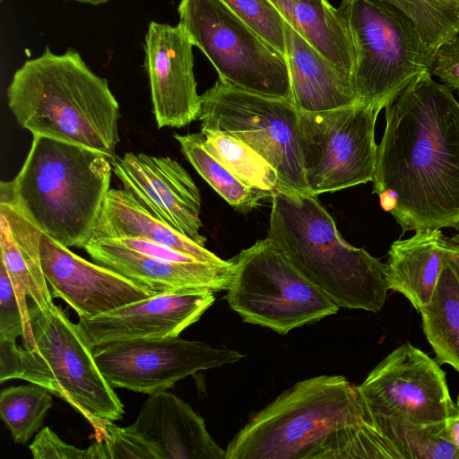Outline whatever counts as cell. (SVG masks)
Listing matches in <instances>:
<instances>
[{"instance_id":"cell-6","label":"cell","mask_w":459,"mask_h":459,"mask_svg":"<svg viewBox=\"0 0 459 459\" xmlns=\"http://www.w3.org/2000/svg\"><path fill=\"white\" fill-rule=\"evenodd\" d=\"M35 348L19 346L14 378L48 389L71 405L100 438L108 422L122 419L124 405L108 383L78 324L60 306H29Z\"/></svg>"},{"instance_id":"cell-22","label":"cell","mask_w":459,"mask_h":459,"mask_svg":"<svg viewBox=\"0 0 459 459\" xmlns=\"http://www.w3.org/2000/svg\"><path fill=\"white\" fill-rule=\"evenodd\" d=\"M440 230H419L390 246L385 275L388 290L403 295L419 312L432 298L444 263Z\"/></svg>"},{"instance_id":"cell-4","label":"cell","mask_w":459,"mask_h":459,"mask_svg":"<svg viewBox=\"0 0 459 459\" xmlns=\"http://www.w3.org/2000/svg\"><path fill=\"white\" fill-rule=\"evenodd\" d=\"M111 172L110 159L99 152L36 135L17 176L1 182L0 201L13 204L61 245L83 248L110 189Z\"/></svg>"},{"instance_id":"cell-13","label":"cell","mask_w":459,"mask_h":459,"mask_svg":"<svg viewBox=\"0 0 459 459\" xmlns=\"http://www.w3.org/2000/svg\"><path fill=\"white\" fill-rule=\"evenodd\" d=\"M359 389L374 417L427 424L444 421L455 410L446 373L410 342L384 358Z\"/></svg>"},{"instance_id":"cell-3","label":"cell","mask_w":459,"mask_h":459,"mask_svg":"<svg viewBox=\"0 0 459 459\" xmlns=\"http://www.w3.org/2000/svg\"><path fill=\"white\" fill-rule=\"evenodd\" d=\"M8 107L18 124L40 135L86 147L110 159L119 143L118 102L107 79L96 74L73 48L47 47L15 71Z\"/></svg>"},{"instance_id":"cell-8","label":"cell","mask_w":459,"mask_h":459,"mask_svg":"<svg viewBox=\"0 0 459 459\" xmlns=\"http://www.w3.org/2000/svg\"><path fill=\"white\" fill-rule=\"evenodd\" d=\"M232 260L235 270L225 299L245 323L284 335L340 308L268 238Z\"/></svg>"},{"instance_id":"cell-36","label":"cell","mask_w":459,"mask_h":459,"mask_svg":"<svg viewBox=\"0 0 459 459\" xmlns=\"http://www.w3.org/2000/svg\"><path fill=\"white\" fill-rule=\"evenodd\" d=\"M116 244L152 257L178 263L200 262L169 247L140 238H112Z\"/></svg>"},{"instance_id":"cell-23","label":"cell","mask_w":459,"mask_h":459,"mask_svg":"<svg viewBox=\"0 0 459 459\" xmlns=\"http://www.w3.org/2000/svg\"><path fill=\"white\" fill-rule=\"evenodd\" d=\"M43 232L13 204L0 201V248L16 293H25L40 309L54 306L40 258Z\"/></svg>"},{"instance_id":"cell-5","label":"cell","mask_w":459,"mask_h":459,"mask_svg":"<svg viewBox=\"0 0 459 459\" xmlns=\"http://www.w3.org/2000/svg\"><path fill=\"white\" fill-rule=\"evenodd\" d=\"M267 237L339 307L379 312L385 264L347 243L316 195L280 186L272 195Z\"/></svg>"},{"instance_id":"cell-30","label":"cell","mask_w":459,"mask_h":459,"mask_svg":"<svg viewBox=\"0 0 459 459\" xmlns=\"http://www.w3.org/2000/svg\"><path fill=\"white\" fill-rule=\"evenodd\" d=\"M415 26L432 56L442 43L459 33V0H385Z\"/></svg>"},{"instance_id":"cell-37","label":"cell","mask_w":459,"mask_h":459,"mask_svg":"<svg viewBox=\"0 0 459 459\" xmlns=\"http://www.w3.org/2000/svg\"><path fill=\"white\" fill-rule=\"evenodd\" d=\"M445 260L453 268L459 280V233L443 239Z\"/></svg>"},{"instance_id":"cell-9","label":"cell","mask_w":459,"mask_h":459,"mask_svg":"<svg viewBox=\"0 0 459 459\" xmlns=\"http://www.w3.org/2000/svg\"><path fill=\"white\" fill-rule=\"evenodd\" d=\"M178 13L193 45L210 60L221 82L291 101L285 56L221 0H181Z\"/></svg>"},{"instance_id":"cell-21","label":"cell","mask_w":459,"mask_h":459,"mask_svg":"<svg viewBox=\"0 0 459 459\" xmlns=\"http://www.w3.org/2000/svg\"><path fill=\"white\" fill-rule=\"evenodd\" d=\"M112 238L151 241L204 263L224 264L229 262L153 216L124 188L109 189L91 239Z\"/></svg>"},{"instance_id":"cell-20","label":"cell","mask_w":459,"mask_h":459,"mask_svg":"<svg viewBox=\"0 0 459 459\" xmlns=\"http://www.w3.org/2000/svg\"><path fill=\"white\" fill-rule=\"evenodd\" d=\"M284 32L291 101L298 111H327L358 102L351 80L342 74L285 21Z\"/></svg>"},{"instance_id":"cell-12","label":"cell","mask_w":459,"mask_h":459,"mask_svg":"<svg viewBox=\"0 0 459 459\" xmlns=\"http://www.w3.org/2000/svg\"><path fill=\"white\" fill-rule=\"evenodd\" d=\"M100 372L112 387L151 394L198 371L239 361L244 355L178 336L111 342L93 348Z\"/></svg>"},{"instance_id":"cell-39","label":"cell","mask_w":459,"mask_h":459,"mask_svg":"<svg viewBox=\"0 0 459 459\" xmlns=\"http://www.w3.org/2000/svg\"><path fill=\"white\" fill-rule=\"evenodd\" d=\"M73 1L82 3V4H91V5H100V4H107L110 0H73Z\"/></svg>"},{"instance_id":"cell-10","label":"cell","mask_w":459,"mask_h":459,"mask_svg":"<svg viewBox=\"0 0 459 459\" xmlns=\"http://www.w3.org/2000/svg\"><path fill=\"white\" fill-rule=\"evenodd\" d=\"M202 128L244 142L277 171L281 187L307 192L299 144V111L291 101L254 94L220 79L201 95Z\"/></svg>"},{"instance_id":"cell-28","label":"cell","mask_w":459,"mask_h":459,"mask_svg":"<svg viewBox=\"0 0 459 459\" xmlns=\"http://www.w3.org/2000/svg\"><path fill=\"white\" fill-rule=\"evenodd\" d=\"M374 420L401 459H459L458 452L447 437L445 420L414 424L378 417Z\"/></svg>"},{"instance_id":"cell-35","label":"cell","mask_w":459,"mask_h":459,"mask_svg":"<svg viewBox=\"0 0 459 459\" xmlns=\"http://www.w3.org/2000/svg\"><path fill=\"white\" fill-rule=\"evenodd\" d=\"M29 449L34 459H90L88 447L81 449L65 443L48 427L36 434Z\"/></svg>"},{"instance_id":"cell-25","label":"cell","mask_w":459,"mask_h":459,"mask_svg":"<svg viewBox=\"0 0 459 459\" xmlns=\"http://www.w3.org/2000/svg\"><path fill=\"white\" fill-rule=\"evenodd\" d=\"M419 313L438 362L459 373V280L446 260L432 298Z\"/></svg>"},{"instance_id":"cell-32","label":"cell","mask_w":459,"mask_h":459,"mask_svg":"<svg viewBox=\"0 0 459 459\" xmlns=\"http://www.w3.org/2000/svg\"><path fill=\"white\" fill-rule=\"evenodd\" d=\"M22 337L23 347L29 351L35 348L30 321L19 305L13 284L4 266L0 264V342H16Z\"/></svg>"},{"instance_id":"cell-31","label":"cell","mask_w":459,"mask_h":459,"mask_svg":"<svg viewBox=\"0 0 459 459\" xmlns=\"http://www.w3.org/2000/svg\"><path fill=\"white\" fill-rule=\"evenodd\" d=\"M262 39L285 56L284 20L270 0H221Z\"/></svg>"},{"instance_id":"cell-24","label":"cell","mask_w":459,"mask_h":459,"mask_svg":"<svg viewBox=\"0 0 459 459\" xmlns=\"http://www.w3.org/2000/svg\"><path fill=\"white\" fill-rule=\"evenodd\" d=\"M270 1L301 38L352 82L354 49L338 8L327 0Z\"/></svg>"},{"instance_id":"cell-38","label":"cell","mask_w":459,"mask_h":459,"mask_svg":"<svg viewBox=\"0 0 459 459\" xmlns=\"http://www.w3.org/2000/svg\"><path fill=\"white\" fill-rule=\"evenodd\" d=\"M445 424L447 437L459 454V395L456 397L455 410L445 420Z\"/></svg>"},{"instance_id":"cell-33","label":"cell","mask_w":459,"mask_h":459,"mask_svg":"<svg viewBox=\"0 0 459 459\" xmlns=\"http://www.w3.org/2000/svg\"><path fill=\"white\" fill-rule=\"evenodd\" d=\"M99 459H159L156 451L126 427L106 424L102 436L95 439Z\"/></svg>"},{"instance_id":"cell-16","label":"cell","mask_w":459,"mask_h":459,"mask_svg":"<svg viewBox=\"0 0 459 459\" xmlns=\"http://www.w3.org/2000/svg\"><path fill=\"white\" fill-rule=\"evenodd\" d=\"M43 273L53 298L91 318L157 294L99 264L91 263L48 236L39 242Z\"/></svg>"},{"instance_id":"cell-11","label":"cell","mask_w":459,"mask_h":459,"mask_svg":"<svg viewBox=\"0 0 459 459\" xmlns=\"http://www.w3.org/2000/svg\"><path fill=\"white\" fill-rule=\"evenodd\" d=\"M378 113L360 102L327 111H299V144L308 193L317 195L373 180Z\"/></svg>"},{"instance_id":"cell-14","label":"cell","mask_w":459,"mask_h":459,"mask_svg":"<svg viewBox=\"0 0 459 459\" xmlns=\"http://www.w3.org/2000/svg\"><path fill=\"white\" fill-rule=\"evenodd\" d=\"M112 171L149 212L204 247L200 230L201 195L186 169L169 157L126 152L111 160Z\"/></svg>"},{"instance_id":"cell-18","label":"cell","mask_w":459,"mask_h":459,"mask_svg":"<svg viewBox=\"0 0 459 459\" xmlns=\"http://www.w3.org/2000/svg\"><path fill=\"white\" fill-rule=\"evenodd\" d=\"M91 258L154 293L227 290L235 263H178L125 248L111 239H91L83 247Z\"/></svg>"},{"instance_id":"cell-15","label":"cell","mask_w":459,"mask_h":459,"mask_svg":"<svg viewBox=\"0 0 459 459\" xmlns=\"http://www.w3.org/2000/svg\"><path fill=\"white\" fill-rule=\"evenodd\" d=\"M193 42L179 22H151L143 49L158 128L184 127L198 119L201 95L194 74Z\"/></svg>"},{"instance_id":"cell-26","label":"cell","mask_w":459,"mask_h":459,"mask_svg":"<svg viewBox=\"0 0 459 459\" xmlns=\"http://www.w3.org/2000/svg\"><path fill=\"white\" fill-rule=\"evenodd\" d=\"M201 132L205 149L246 186L271 196L281 186L275 169L244 142L219 129Z\"/></svg>"},{"instance_id":"cell-17","label":"cell","mask_w":459,"mask_h":459,"mask_svg":"<svg viewBox=\"0 0 459 459\" xmlns=\"http://www.w3.org/2000/svg\"><path fill=\"white\" fill-rule=\"evenodd\" d=\"M213 293H157L91 318H79L78 325L92 349L123 341L177 337L213 304Z\"/></svg>"},{"instance_id":"cell-1","label":"cell","mask_w":459,"mask_h":459,"mask_svg":"<svg viewBox=\"0 0 459 459\" xmlns=\"http://www.w3.org/2000/svg\"><path fill=\"white\" fill-rule=\"evenodd\" d=\"M373 191L403 231L459 230V102L422 73L385 107Z\"/></svg>"},{"instance_id":"cell-29","label":"cell","mask_w":459,"mask_h":459,"mask_svg":"<svg viewBox=\"0 0 459 459\" xmlns=\"http://www.w3.org/2000/svg\"><path fill=\"white\" fill-rule=\"evenodd\" d=\"M51 407L52 394L33 383L9 386L0 393L1 420L14 442L21 445L41 429Z\"/></svg>"},{"instance_id":"cell-27","label":"cell","mask_w":459,"mask_h":459,"mask_svg":"<svg viewBox=\"0 0 459 459\" xmlns=\"http://www.w3.org/2000/svg\"><path fill=\"white\" fill-rule=\"evenodd\" d=\"M184 156L199 175L237 211L248 212L271 195L251 188L237 178L204 147L202 132L180 135L174 134Z\"/></svg>"},{"instance_id":"cell-2","label":"cell","mask_w":459,"mask_h":459,"mask_svg":"<svg viewBox=\"0 0 459 459\" xmlns=\"http://www.w3.org/2000/svg\"><path fill=\"white\" fill-rule=\"evenodd\" d=\"M225 459H401L359 385L343 376L301 380L232 438Z\"/></svg>"},{"instance_id":"cell-34","label":"cell","mask_w":459,"mask_h":459,"mask_svg":"<svg viewBox=\"0 0 459 459\" xmlns=\"http://www.w3.org/2000/svg\"><path fill=\"white\" fill-rule=\"evenodd\" d=\"M429 72L459 95V33L442 43L432 54Z\"/></svg>"},{"instance_id":"cell-19","label":"cell","mask_w":459,"mask_h":459,"mask_svg":"<svg viewBox=\"0 0 459 459\" xmlns=\"http://www.w3.org/2000/svg\"><path fill=\"white\" fill-rule=\"evenodd\" d=\"M126 429L150 445L159 459H225L204 420L166 390L149 395L136 420Z\"/></svg>"},{"instance_id":"cell-7","label":"cell","mask_w":459,"mask_h":459,"mask_svg":"<svg viewBox=\"0 0 459 459\" xmlns=\"http://www.w3.org/2000/svg\"><path fill=\"white\" fill-rule=\"evenodd\" d=\"M338 11L354 49L358 102L380 111L429 71L431 56L411 21L385 0H342Z\"/></svg>"},{"instance_id":"cell-40","label":"cell","mask_w":459,"mask_h":459,"mask_svg":"<svg viewBox=\"0 0 459 459\" xmlns=\"http://www.w3.org/2000/svg\"><path fill=\"white\" fill-rule=\"evenodd\" d=\"M2 1V0H1Z\"/></svg>"}]
</instances>
